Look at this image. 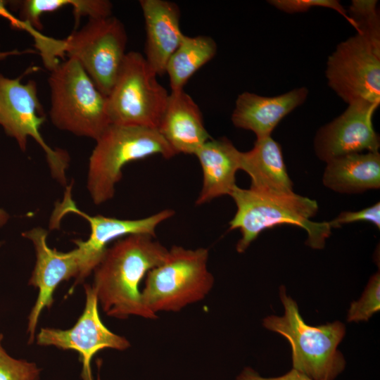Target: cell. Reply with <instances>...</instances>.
I'll use <instances>...</instances> for the list:
<instances>
[{
  "label": "cell",
  "mask_w": 380,
  "mask_h": 380,
  "mask_svg": "<svg viewBox=\"0 0 380 380\" xmlns=\"http://www.w3.org/2000/svg\"><path fill=\"white\" fill-rule=\"evenodd\" d=\"M379 105L362 101L348 104L333 121L322 127L315 138V151L326 163L366 150L377 152L380 143L372 118Z\"/></svg>",
  "instance_id": "14"
},
{
  "label": "cell",
  "mask_w": 380,
  "mask_h": 380,
  "mask_svg": "<svg viewBox=\"0 0 380 380\" xmlns=\"http://www.w3.org/2000/svg\"><path fill=\"white\" fill-rule=\"evenodd\" d=\"M30 240L36 254V262L29 284L39 289L37 300L28 317L29 343H32L39 317L45 308L53 303V293L58 286L71 278L75 284L85 278L84 256L80 248L68 252L51 248L47 244V231L37 227L22 234Z\"/></svg>",
  "instance_id": "13"
},
{
  "label": "cell",
  "mask_w": 380,
  "mask_h": 380,
  "mask_svg": "<svg viewBox=\"0 0 380 380\" xmlns=\"http://www.w3.org/2000/svg\"><path fill=\"white\" fill-rule=\"evenodd\" d=\"M269 3L279 10L288 13L305 12L311 7H324L338 12L357 30L356 23L350 18L347 11L336 0H272Z\"/></svg>",
  "instance_id": "24"
},
{
  "label": "cell",
  "mask_w": 380,
  "mask_h": 380,
  "mask_svg": "<svg viewBox=\"0 0 380 380\" xmlns=\"http://www.w3.org/2000/svg\"><path fill=\"white\" fill-rule=\"evenodd\" d=\"M97 380H101L100 377H99V375L97 377Z\"/></svg>",
  "instance_id": "31"
},
{
  "label": "cell",
  "mask_w": 380,
  "mask_h": 380,
  "mask_svg": "<svg viewBox=\"0 0 380 380\" xmlns=\"http://www.w3.org/2000/svg\"><path fill=\"white\" fill-rule=\"evenodd\" d=\"M39 374L35 363L14 358L0 348V380H39Z\"/></svg>",
  "instance_id": "23"
},
{
  "label": "cell",
  "mask_w": 380,
  "mask_h": 380,
  "mask_svg": "<svg viewBox=\"0 0 380 380\" xmlns=\"http://www.w3.org/2000/svg\"><path fill=\"white\" fill-rule=\"evenodd\" d=\"M230 196L236 212L229 222V229H239L241 234L236 246L238 253H243L262 231L279 224L305 229L306 244L315 249L323 248L331 234L329 222L310 220L318 210L317 201L294 192L269 193L236 186Z\"/></svg>",
  "instance_id": "2"
},
{
  "label": "cell",
  "mask_w": 380,
  "mask_h": 380,
  "mask_svg": "<svg viewBox=\"0 0 380 380\" xmlns=\"http://www.w3.org/2000/svg\"><path fill=\"white\" fill-rule=\"evenodd\" d=\"M3 338H4L3 334H0V348L2 347L1 341H2Z\"/></svg>",
  "instance_id": "30"
},
{
  "label": "cell",
  "mask_w": 380,
  "mask_h": 380,
  "mask_svg": "<svg viewBox=\"0 0 380 380\" xmlns=\"http://www.w3.org/2000/svg\"><path fill=\"white\" fill-rule=\"evenodd\" d=\"M86 302L83 312L69 329L42 328L37 335V343L53 346L63 350L77 351L82 364V380H94L91 361L100 350L111 348L124 350L130 346L129 341L109 330L99 313V302L95 291L84 285Z\"/></svg>",
  "instance_id": "12"
},
{
  "label": "cell",
  "mask_w": 380,
  "mask_h": 380,
  "mask_svg": "<svg viewBox=\"0 0 380 380\" xmlns=\"http://www.w3.org/2000/svg\"><path fill=\"white\" fill-rule=\"evenodd\" d=\"M153 155L167 159L177 155L157 129L110 124L89 159L87 187L93 203L100 205L114 196L125 165Z\"/></svg>",
  "instance_id": "4"
},
{
  "label": "cell",
  "mask_w": 380,
  "mask_h": 380,
  "mask_svg": "<svg viewBox=\"0 0 380 380\" xmlns=\"http://www.w3.org/2000/svg\"><path fill=\"white\" fill-rule=\"evenodd\" d=\"M36 69L30 67L15 78L0 72V126L16 141L23 151L27 150L29 137L37 142L46 154L53 178L66 186L69 155L63 149H53L45 142L40 127L46 120V115L39 99L37 84L33 80L25 84L21 82L24 75Z\"/></svg>",
  "instance_id": "7"
},
{
  "label": "cell",
  "mask_w": 380,
  "mask_h": 380,
  "mask_svg": "<svg viewBox=\"0 0 380 380\" xmlns=\"http://www.w3.org/2000/svg\"><path fill=\"white\" fill-rule=\"evenodd\" d=\"M236 380H313L304 374L293 369L286 374L279 377L265 378L260 376L255 370L246 367Z\"/></svg>",
  "instance_id": "27"
},
{
  "label": "cell",
  "mask_w": 380,
  "mask_h": 380,
  "mask_svg": "<svg viewBox=\"0 0 380 380\" xmlns=\"http://www.w3.org/2000/svg\"><path fill=\"white\" fill-rule=\"evenodd\" d=\"M208 256L206 248L172 246L165 260L146 276L141 290L146 308L157 316L160 312H179L204 299L214 284Z\"/></svg>",
  "instance_id": "6"
},
{
  "label": "cell",
  "mask_w": 380,
  "mask_h": 380,
  "mask_svg": "<svg viewBox=\"0 0 380 380\" xmlns=\"http://www.w3.org/2000/svg\"><path fill=\"white\" fill-rule=\"evenodd\" d=\"M139 4L146 28L145 59L158 76H163L184 35L180 29V9L165 0H141Z\"/></svg>",
  "instance_id": "15"
},
{
  "label": "cell",
  "mask_w": 380,
  "mask_h": 380,
  "mask_svg": "<svg viewBox=\"0 0 380 380\" xmlns=\"http://www.w3.org/2000/svg\"><path fill=\"white\" fill-rule=\"evenodd\" d=\"M64 42L65 55L77 61L98 89L107 96L127 53V35L123 23L113 15L89 19Z\"/></svg>",
  "instance_id": "10"
},
{
  "label": "cell",
  "mask_w": 380,
  "mask_h": 380,
  "mask_svg": "<svg viewBox=\"0 0 380 380\" xmlns=\"http://www.w3.org/2000/svg\"><path fill=\"white\" fill-rule=\"evenodd\" d=\"M50 72L51 122L59 129L96 141L110 124L107 96L75 58L60 62Z\"/></svg>",
  "instance_id": "5"
},
{
  "label": "cell",
  "mask_w": 380,
  "mask_h": 380,
  "mask_svg": "<svg viewBox=\"0 0 380 380\" xmlns=\"http://www.w3.org/2000/svg\"><path fill=\"white\" fill-rule=\"evenodd\" d=\"M9 218L8 213L4 209L0 208V228L7 223ZM1 244L2 243L0 242V246Z\"/></svg>",
  "instance_id": "29"
},
{
  "label": "cell",
  "mask_w": 380,
  "mask_h": 380,
  "mask_svg": "<svg viewBox=\"0 0 380 380\" xmlns=\"http://www.w3.org/2000/svg\"><path fill=\"white\" fill-rule=\"evenodd\" d=\"M241 151L225 137L210 139L196 151L203 172V185L196 200L197 205L232 194L236 173L240 170Z\"/></svg>",
  "instance_id": "18"
},
{
  "label": "cell",
  "mask_w": 380,
  "mask_h": 380,
  "mask_svg": "<svg viewBox=\"0 0 380 380\" xmlns=\"http://www.w3.org/2000/svg\"><path fill=\"white\" fill-rule=\"evenodd\" d=\"M217 44L209 36L184 35L168 60L165 74L170 78L171 91L184 89L188 80L215 56Z\"/></svg>",
  "instance_id": "21"
},
{
  "label": "cell",
  "mask_w": 380,
  "mask_h": 380,
  "mask_svg": "<svg viewBox=\"0 0 380 380\" xmlns=\"http://www.w3.org/2000/svg\"><path fill=\"white\" fill-rule=\"evenodd\" d=\"M323 183L342 194H359L380 187V154L352 153L327 163Z\"/></svg>",
  "instance_id": "20"
},
{
  "label": "cell",
  "mask_w": 380,
  "mask_h": 380,
  "mask_svg": "<svg viewBox=\"0 0 380 380\" xmlns=\"http://www.w3.org/2000/svg\"><path fill=\"white\" fill-rule=\"evenodd\" d=\"M279 296L284 314L267 316L263 319L264 327L289 342L293 369L313 380H333L345 367L344 357L338 350L346 334L345 325L339 321L317 327L307 324L283 286Z\"/></svg>",
  "instance_id": "3"
},
{
  "label": "cell",
  "mask_w": 380,
  "mask_h": 380,
  "mask_svg": "<svg viewBox=\"0 0 380 380\" xmlns=\"http://www.w3.org/2000/svg\"><path fill=\"white\" fill-rule=\"evenodd\" d=\"M240 170L249 175L251 189L276 194L293 192L281 146L271 136L257 139L251 150L241 153Z\"/></svg>",
  "instance_id": "19"
},
{
  "label": "cell",
  "mask_w": 380,
  "mask_h": 380,
  "mask_svg": "<svg viewBox=\"0 0 380 380\" xmlns=\"http://www.w3.org/2000/svg\"><path fill=\"white\" fill-rule=\"evenodd\" d=\"M330 87L348 104L380 103V37L365 32L340 43L329 57Z\"/></svg>",
  "instance_id": "9"
},
{
  "label": "cell",
  "mask_w": 380,
  "mask_h": 380,
  "mask_svg": "<svg viewBox=\"0 0 380 380\" xmlns=\"http://www.w3.org/2000/svg\"><path fill=\"white\" fill-rule=\"evenodd\" d=\"M157 129L176 154L195 155L211 139L199 107L184 89L169 94Z\"/></svg>",
  "instance_id": "16"
},
{
  "label": "cell",
  "mask_w": 380,
  "mask_h": 380,
  "mask_svg": "<svg viewBox=\"0 0 380 380\" xmlns=\"http://www.w3.org/2000/svg\"><path fill=\"white\" fill-rule=\"evenodd\" d=\"M357 221H367L374 224L379 229L380 228V203L358 211H344L341 213L335 219L329 222L330 227L338 228L343 224Z\"/></svg>",
  "instance_id": "25"
},
{
  "label": "cell",
  "mask_w": 380,
  "mask_h": 380,
  "mask_svg": "<svg viewBox=\"0 0 380 380\" xmlns=\"http://www.w3.org/2000/svg\"><path fill=\"white\" fill-rule=\"evenodd\" d=\"M157 76L141 53H126L107 96L110 124L158 128L170 93Z\"/></svg>",
  "instance_id": "8"
},
{
  "label": "cell",
  "mask_w": 380,
  "mask_h": 380,
  "mask_svg": "<svg viewBox=\"0 0 380 380\" xmlns=\"http://www.w3.org/2000/svg\"><path fill=\"white\" fill-rule=\"evenodd\" d=\"M8 3L7 1L0 0V17L7 20L13 28L24 30L32 35L34 40V46L38 50L47 47L51 42V37L45 36L28 23L14 15L6 7Z\"/></svg>",
  "instance_id": "26"
},
{
  "label": "cell",
  "mask_w": 380,
  "mask_h": 380,
  "mask_svg": "<svg viewBox=\"0 0 380 380\" xmlns=\"http://www.w3.org/2000/svg\"><path fill=\"white\" fill-rule=\"evenodd\" d=\"M380 274L379 272L371 277L361 298L350 304L348 312V322L368 321L376 312L379 311L380 302Z\"/></svg>",
  "instance_id": "22"
},
{
  "label": "cell",
  "mask_w": 380,
  "mask_h": 380,
  "mask_svg": "<svg viewBox=\"0 0 380 380\" xmlns=\"http://www.w3.org/2000/svg\"><path fill=\"white\" fill-rule=\"evenodd\" d=\"M305 87L276 96L243 92L239 95L232 115L235 127L253 132L257 139L271 136L279 122L305 101Z\"/></svg>",
  "instance_id": "17"
},
{
  "label": "cell",
  "mask_w": 380,
  "mask_h": 380,
  "mask_svg": "<svg viewBox=\"0 0 380 380\" xmlns=\"http://www.w3.org/2000/svg\"><path fill=\"white\" fill-rule=\"evenodd\" d=\"M72 186H66L64 196L58 202L50 220V229H58L61 219L68 213L78 215L88 221L89 238L73 240L84 256V270L88 277L101 260L110 242L131 234H147L156 237V229L163 222L172 217L175 211L165 209L146 217L123 220L101 215H89L79 209L71 196Z\"/></svg>",
  "instance_id": "11"
},
{
  "label": "cell",
  "mask_w": 380,
  "mask_h": 380,
  "mask_svg": "<svg viewBox=\"0 0 380 380\" xmlns=\"http://www.w3.org/2000/svg\"><path fill=\"white\" fill-rule=\"evenodd\" d=\"M35 51L32 49H27L24 51H19L18 49L2 51L0 50V61L6 58L7 57L15 55H20L23 53H34Z\"/></svg>",
  "instance_id": "28"
},
{
  "label": "cell",
  "mask_w": 380,
  "mask_h": 380,
  "mask_svg": "<svg viewBox=\"0 0 380 380\" xmlns=\"http://www.w3.org/2000/svg\"><path fill=\"white\" fill-rule=\"evenodd\" d=\"M168 249L147 234H131L108 247L93 270L92 288L108 315L118 319L138 316L156 319L144 306L140 284L166 258Z\"/></svg>",
  "instance_id": "1"
}]
</instances>
